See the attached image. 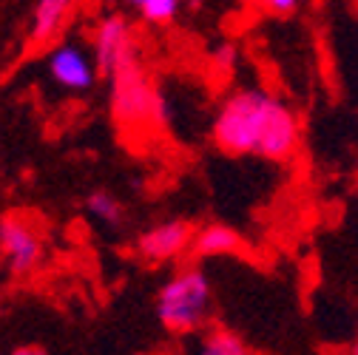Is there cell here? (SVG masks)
Returning <instances> with one entry per match:
<instances>
[{
  "mask_svg": "<svg viewBox=\"0 0 358 355\" xmlns=\"http://www.w3.org/2000/svg\"><path fill=\"white\" fill-rule=\"evenodd\" d=\"M299 119L279 97L242 88L222 103L213 119V143L225 154L290 159L299 145Z\"/></svg>",
  "mask_w": 358,
  "mask_h": 355,
  "instance_id": "6da1fadb",
  "label": "cell"
},
{
  "mask_svg": "<svg viewBox=\"0 0 358 355\" xmlns=\"http://www.w3.org/2000/svg\"><path fill=\"white\" fill-rule=\"evenodd\" d=\"M210 313V282L199 268L179 270L157 296V319L168 333H196Z\"/></svg>",
  "mask_w": 358,
  "mask_h": 355,
  "instance_id": "7a4b0ae2",
  "label": "cell"
},
{
  "mask_svg": "<svg viewBox=\"0 0 358 355\" xmlns=\"http://www.w3.org/2000/svg\"><path fill=\"white\" fill-rule=\"evenodd\" d=\"M114 77V111L122 122H143L154 114L157 97L154 88L145 77V71L140 68V63L134 60V52L117 66Z\"/></svg>",
  "mask_w": 358,
  "mask_h": 355,
  "instance_id": "3957f363",
  "label": "cell"
},
{
  "mask_svg": "<svg viewBox=\"0 0 358 355\" xmlns=\"http://www.w3.org/2000/svg\"><path fill=\"white\" fill-rule=\"evenodd\" d=\"M0 247L6 256V268L15 276H26L40 268L43 261V236L34 228V222L26 216L9 213L0 225Z\"/></svg>",
  "mask_w": 358,
  "mask_h": 355,
  "instance_id": "277c9868",
  "label": "cell"
},
{
  "mask_svg": "<svg viewBox=\"0 0 358 355\" xmlns=\"http://www.w3.org/2000/svg\"><path fill=\"white\" fill-rule=\"evenodd\" d=\"M49 77L66 92H88L97 80V57L74 40H63L46 57Z\"/></svg>",
  "mask_w": 358,
  "mask_h": 355,
  "instance_id": "5b68a950",
  "label": "cell"
},
{
  "mask_svg": "<svg viewBox=\"0 0 358 355\" xmlns=\"http://www.w3.org/2000/svg\"><path fill=\"white\" fill-rule=\"evenodd\" d=\"M194 236L196 233L185 219H168V222H159V225L148 228L137 239V250L145 261H171L194 242Z\"/></svg>",
  "mask_w": 358,
  "mask_h": 355,
  "instance_id": "8992f818",
  "label": "cell"
},
{
  "mask_svg": "<svg viewBox=\"0 0 358 355\" xmlns=\"http://www.w3.org/2000/svg\"><path fill=\"white\" fill-rule=\"evenodd\" d=\"M94 57L100 74H114L117 66L131 55V31L120 15H108L94 29Z\"/></svg>",
  "mask_w": 358,
  "mask_h": 355,
  "instance_id": "52a82bcc",
  "label": "cell"
},
{
  "mask_svg": "<svg viewBox=\"0 0 358 355\" xmlns=\"http://www.w3.org/2000/svg\"><path fill=\"white\" fill-rule=\"evenodd\" d=\"M71 9H74V0H37L29 37L34 43H40V46L43 43H49V40H55L63 31Z\"/></svg>",
  "mask_w": 358,
  "mask_h": 355,
  "instance_id": "ba28073f",
  "label": "cell"
},
{
  "mask_svg": "<svg viewBox=\"0 0 358 355\" xmlns=\"http://www.w3.org/2000/svg\"><path fill=\"white\" fill-rule=\"evenodd\" d=\"M242 247V236L228 225H208L194 236V253L202 259L228 256Z\"/></svg>",
  "mask_w": 358,
  "mask_h": 355,
  "instance_id": "9c48e42d",
  "label": "cell"
},
{
  "mask_svg": "<svg viewBox=\"0 0 358 355\" xmlns=\"http://www.w3.org/2000/svg\"><path fill=\"white\" fill-rule=\"evenodd\" d=\"M194 355H250V347L231 330H210L202 335Z\"/></svg>",
  "mask_w": 358,
  "mask_h": 355,
  "instance_id": "30bf717a",
  "label": "cell"
},
{
  "mask_svg": "<svg viewBox=\"0 0 358 355\" xmlns=\"http://www.w3.org/2000/svg\"><path fill=\"white\" fill-rule=\"evenodd\" d=\"M85 208H88V213H92V216L100 222V225H106V228H114V225H120V222H122V205H120L117 196L108 194V191L88 194Z\"/></svg>",
  "mask_w": 358,
  "mask_h": 355,
  "instance_id": "8fae6325",
  "label": "cell"
},
{
  "mask_svg": "<svg viewBox=\"0 0 358 355\" xmlns=\"http://www.w3.org/2000/svg\"><path fill=\"white\" fill-rule=\"evenodd\" d=\"M128 3H134V9L148 23H157V26L171 23L179 15V9H182V0H128Z\"/></svg>",
  "mask_w": 358,
  "mask_h": 355,
  "instance_id": "7c38bea8",
  "label": "cell"
},
{
  "mask_svg": "<svg viewBox=\"0 0 358 355\" xmlns=\"http://www.w3.org/2000/svg\"><path fill=\"white\" fill-rule=\"evenodd\" d=\"M259 6L264 12H273V15H293L299 0H259Z\"/></svg>",
  "mask_w": 358,
  "mask_h": 355,
  "instance_id": "4fadbf2b",
  "label": "cell"
},
{
  "mask_svg": "<svg viewBox=\"0 0 358 355\" xmlns=\"http://www.w3.org/2000/svg\"><path fill=\"white\" fill-rule=\"evenodd\" d=\"M213 60H216V66H225V68H231V66H234V49H231V46H222V49H216Z\"/></svg>",
  "mask_w": 358,
  "mask_h": 355,
  "instance_id": "5bb4252c",
  "label": "cell"
},
{
  "mask_svg": "<svg viewBox=\"0 0 358 355\" xmlns=\"http://www.w3.org/2000/svg\"><path fill=\"white\" fill-rule=\"evenodd\" d=\"M12 355H46V349H43L40 344H23V347H17Z\"/></svg>",
  "mask_w": 358,
  "mask_h": 355,
  "instance_id": "9a60e30c",
  "label": "cell"
},
{
  "mask_svg": "<svg viewBox=\"0 0 358 355\" xmlns=\"http://www.w3.org/2000/svg\"><path fill=\"white\" fill-rule=\"evenodd\" d=\"M352 355H358V344H355V347H352Z\"/></svg>",
  "mask_w": 358,
  "mask_h": 355,
  "instance_id": "2e32d148",
  "label": "cell"
}]
</instances>
